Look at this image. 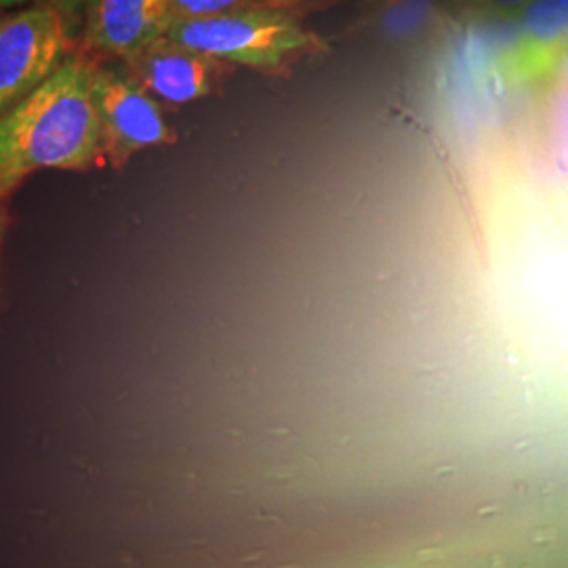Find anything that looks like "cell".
I'll return each instance as SVG.
<instances>
[{"mask_svg":"<svg viewBox=\"0 0 568 568\" xmlns=\"http://www.w3.org/2000/svg\"><path fill=\"white\" fill-rule=\"evenodd\" d=\"M95 63L74 51L49 81L0 119V201L39 171H87L102 161Z\"/></svg>","mask_w":568,"mask_h":568,"instance_id":"cell-1","label":"cell"},{"mask_svg":"<svg viewBox=\"0 0 568 568\" xmlns=\"http://www.w3.org/2000/svg\"><path fill=\"white\" fill-rule=\"evenodd\" d=\"M169 39L204 58L274 70L288 60L325 51V41L281 7H253L206 20L173 21Z\"/></svg>","mask_w":568,"mask_h":568,"instance_id":"cell-2","label":"cell"},{"mask_svg":"<svg viewBox=\"0 0 568 568\" xmlns=\"http://www.w3.org/2000/svg\"><path fill=\"white\" fill-rule=\"evenodd\" d=\"M74 20L68 0L28 4L0 18V119L74 53Z\"/></svg>","mask_w":568,"mask_h":568,"instance_id":"cell-3","label":"cell"},{"mask_svg":"<svg viewBox=\"0 0 568 568\" xmlns=\"http://www.w3.org/2000/svg\"><path fill=\"white\" fill-rule=\"evenodd\" d=\"M93 98L102 122L103 159L114 166L133 154L175 142L163 105L133 81L122 65L95 63Z\"/></svg>","mask_w":568,"mask_h":568,"instance_id":"cell-4","label":"cell"},{"mask_svg":"<svg viewBox=\"0 0 568 568\" xmlns=\"http://www.w3.org/2000/svg\"><path fill=\"white\" fill-rule=\"evenodd\" d=\"M81 20L87 49L126 61L148 44L166 37L171 26L169 0H68Z\"/></svg>","mask_w":568,"mask_h":568,"instance_id":"cell-5","label":"cell"},{"mask_svg":"<svg viewBox=\"0 0 568 568\" xmlns=\"http://www.w3.org/2000/svg\"><path fill=\"white\" fill-rule=\"evenodd\" d=\"M518 39L501 60L508 82L562 81L568 58V0H532L518 13Z\"/></svg>","mask_w":568,"mask_h":568,"instance_id":"cell-6","label":"cell"},{"mask_svg":"<svg viewBox=\"0 0 568 568\" xmlns=\"http://www.w3.org/2000/svg\"><path fill=\"white\" fill-rule=\"evenodd\" d=\"M121 65L156 102L185 105L213 93L224 63L163 37Z\"/></svg>","mask_w":568,"mask_h":568,"instance_id":"cell-7","label":"cell"},{"mask_svg":"<svg viewBox=\"0 0 568 568\" xmlns=\"http://www.w3.org/2000/svg\"><path fill=\"white\" fill-rule=\"evenodd\" d=\"M169 4L173 21L206 20L253 7H274L272 0H169Z\"/></svg>","mask_w":568,"mask_h":568,"instance_id":"cell-8","label":"cell"},{"mask_svg":"<svg viewBox=\"0 0 568 568\" xmlns=\"http://www.w3.org/2000/svg\"><path fill=\"white\" fill-rule=\"evenodd\" d=\"M469 2L490 16H511V13H520L532 0H469Z\"/></svg>","mask_w":568,"mask_h":568,"instance_id":"cell-9","label":"cell"},{"mask_svg":"<svg viewBox=\"0 0 568 568\" xmlns=\"http://www.w3.org/2000/svg\"><path fill=\"white\" fill-rule=\"evenodd\" d=\"M554 124L560 142L568 152V84L560 91L558 102L554 105Z\"/></svg>","mask_w":568,"mask_h":568,"instance_id":"cell-10","label":"cell"},{"mask_svg":"<svg viewBox=\"0 0 568 568\" xmlns=\"http://www.w3.org/2000/svg\"><path fill=\"white\" fill-rule=\"evenodd\" d=\"M323 2H335V0H272V4L281 9L297 7V4H323Z\"/></svg>","mask_w":568,"mask_h":568,"instance_id":"cell-11","label":"cell"},{"mask_svg":"<svg viewBox=\"0 0 568 568\" xmlns=\"http://www.w3.org/2000/svg\"><path fill=\"white\" fill-rule=\"evenodd\" d=\"M37 2H49V0H0V9H21Z\"/></svg>","mask_w":568,"mask_h":568,"instance_id":"cell-12","label":"cell"},{"mask_svg":"<svg viewBox=\"0 0 568 568\" xmlns=\"http://www.w3.org/2000/svg\"><path fill=\"white\" fill-rule=\"evenodd\" d=\"M4 227H7V211L4 206L0 204V241H2V234H4Z\"/></svg>","mask_w":568,"mask_h":568,"instance_id":"cell-13","label":"cell"}]
</instances>
